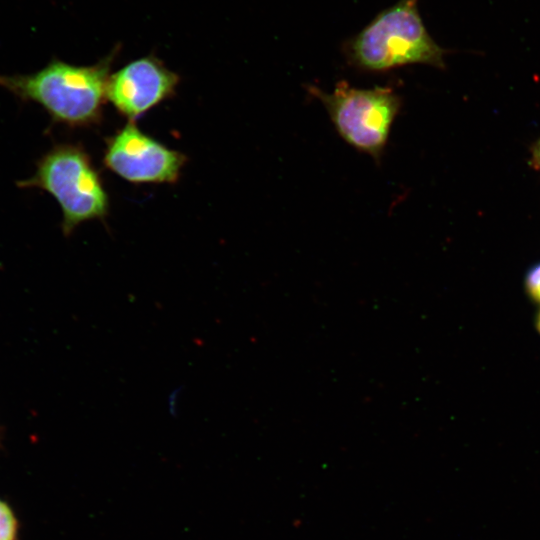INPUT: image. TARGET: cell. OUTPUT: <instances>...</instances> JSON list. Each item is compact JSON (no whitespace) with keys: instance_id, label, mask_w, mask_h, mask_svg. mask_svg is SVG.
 Masks as SVG:
<instances>
[{"instance_id":"30bf717a","label":"cell","mask_w":540,"mask_h":540,"mask_svg":"<svg viewBox=\"0 0 540 540\" xmlns=\"http://www.w3.org/2000/svg\"><path fill=\"white\" fill-rule=\"evenodd\" d=\"M536 327H537V329H538V331L540 333V311H539V313L537 315V318H536Z\"/></svg>"},{"instance_id":"3957f363","label":"cell","mask_w":540,"mask_h":540,"mask_svg":"<svg viewBox=\"0 0 540 540\" xmlns=\"http://www.w3.org/2000/svg\"><path fill=\"white\" fill-rule=\"evenodd\" d=\"M17 186L39 188L56 199L65 236L80 224L104 221L109 214V195L101 174L85 148L76 143L53 146L37 161L33 176L18 181Z\"/></svg>"},{"instance_id":"5b68a950","label":"cell","mask_w":540,"mask_h":540,"mask_svg":"<svg viewBox=\"0 0 540 540\" xmlns=\"http://www.w3.org/2000/svg\"><path fill=\"white\" fill-rule=\"evenodd\" d=\"M187 157L144 133L135 122L105 138L104 166L133 184L178 181Z\"/></svg>"},{"instance_id":"6da1fadb","label":"cell","mask_w":540,"mask_h":540,"mask_svg":"<svg viewBox=\"0 0 540 540\" xmlns=\"http://www.w3.org/2000/svg\"><path fill=\"white\" fill-rule=\"evenodd\" d=\"M116 52L90 66L55 59L32 74L0 75V87L22 101L42 106L53 123L72 128L98 125Z\"/></svg>"},{"instance_id":"8992f818","label":"cell","mask_w":540,"mask_h":540,"mask_svg":"<svg viewBox=\"0 0 540 540\" xmlns=\"http://www.w3.org/2000/svg\"><path fill=\"white\" fill-rule=\"evenodd\" d=\"M179 75L153 55L129 62L109 77L106 97L117 112L135 122L152 108L172 98Z\"/></svg>"},{"instance_id":"52a82bcc","label":"cell","mask_w":540,"mask_h":540,"mask_svg":"<svg viewBox=\"0 0 540 540\" xmlns=\"http://www.w3.org/2000/svg\"><path fill=\"white\" fill-rule=\"evenodd\" d=\"M18 522L10 506L0 499V540H16Z\"/></svg>"},{"instance_id":"277c9868","label":"cell","mask_w":540,"mask_h":540,"mask_svg":"<svg viewBox=\"0 0 540 540\" xmlns=\"http://www.w3.org/2000/svg\"><path fill=\"white\" fill-rule=\"evenodd\" d=\"M324 106L338 135L352 148L381 163L402 98L391 86L357 88L340 80L332 92L306 87Z\"/></svg>"},{"instance_id":"9c48e42d","label":"cell","mask_w":540,"mask_h":540,"mask_svg":"<svg viewBox=\"0 0 540 540\" xmlns=\"http://www.w3.org/2000/svg\"><path fill=\"white\" fill-rule=\"evenodd\" d=\"M533 159L535 164L540 168V140L536 143L533 150Z\"/></svg>"},{"instance_id":"ba28073f","label":"cell","mask_w":540,"mask_h":540,"mask_svg":"<svg viewBox=\"0 0 540 540\" xmlns=\"http://www.w3.org/2000/svg\"><path fill=\"white\" fill-rule=\"evenodd\" d=\"M525 288L530 297L540 303V262L532 266L527 272Z\"/></svg>"},{"instance_id":"7a4b0ae2","label":"cell","mask_w":540,"mask_h":540,"mask_svg":"<svg viewBox=\"0 0 540 540\" xmlns=\"http://www.w3.org/2000/svg\"><path fill=\"white\" fill-rule=\"evenodd\" d=\"M418 0H399L378 13L343 45L346 60L364 72H385L410 64L445 68L449 52L428 33Z\"/></svg>"}]
</instances>
